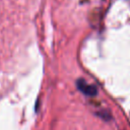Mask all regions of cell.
Here are the masks:
<instances>
[{
	"label": "cell",
	"instance_id": "1",
	"mask_svg": "<svg viewBox=\"0 0 130 130\" xmlns=\"http://www.w3.org/2000/svg\"><path fill=\"white\" fill-rule=\"evenodd\" d=\"M76 85H77V88L85 95H88V96H94L96 95L98 93V88L95 85L93 84H89L87 83L84 79H78L77 82H76Z\"/></svg>",
	"mask_w": 130,
	"mask_h": 130
}]
</instances>
